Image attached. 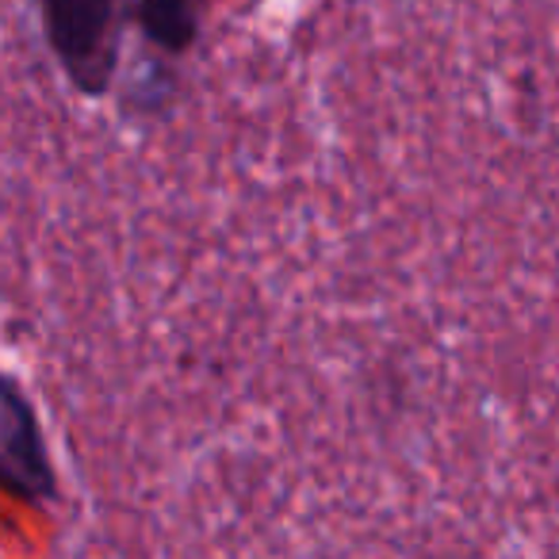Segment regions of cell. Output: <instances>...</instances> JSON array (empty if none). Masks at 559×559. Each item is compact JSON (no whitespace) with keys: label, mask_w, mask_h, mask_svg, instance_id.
Listing matches in <instances>:
<instances>
[{"label":"cell","mask_w":559,"mask_h":559,"mask_svg":"<svg viewBox=\"0 0 559 559\" xmlns=\"http://www.w3.org/2000/svg\"><path fill=\"white\" fill-rule=\"evenodd\" d=\"M0 490L27 506H50L62 490L39 411L16 376L4 368H0Z\"/></svg>","instance_id":"obj_2"},{"label":"cell","mask_w":559,"mask_h":559,"mask_svg":"<svg viewBox=\"0 0 559 559\" xmlns=\"http://www.w3.org/2000/svg\"><path fill=\"white\" fill-rule=\"evenodd\" d=\"M131 27L139 32L146 55L177 66L200 43L203 32L200 0H134Z\"/></svg>","instance_id":"obj_3"},{"label":"cell","mask_w":559,"mask_h":559,"mask_svg":"<svg viewBox=\"0 0 559 559\" xmlns=\"http://www.w3.org/2000/svg\"><path fill=\"white\" fill-rule=\"evenodd\" d=\"M39 32L66 85L85 100H108L123 70L134 0H35Z\"/></svg>","instance_id":"obj_1"}]
</instances>
